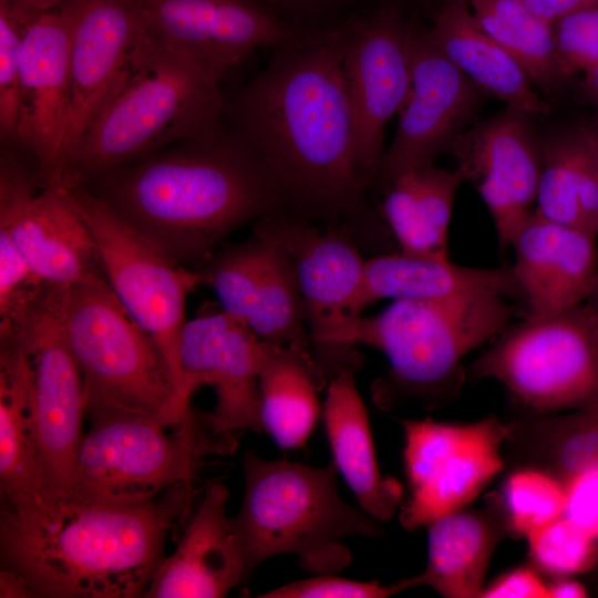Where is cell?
I'll return each instance as SVG.
<instances>
[{
  "mask_svg": "<svg viewBox=\"0 0 598 598\" xmlns=\"http://www.w3.org/2000/svg\"><path fill=\"white\" fill-rule=\"evenodd\" d=\"M597 236L533 212L511 247L523 317L576 309L598 281Z\"/></svg>",
  "mask_w": 598,
  "mask_h": 598,
  "instance_id": "7402d4cb",
  "label": "cell"
},
{
  "mask_svg": "<svg viewBox=\"0 0 598 598\" xmlns=\"http://www.w3.org/2000/svg\"><path fill=\"white\" fill-rule=\"evenodd\" d=\"M81 186L172 259L196 271L243 225L293 213L261 159L224 120Z\"/></svg>",
  "mask_w": 598,
  "mask_h": 598,
  "instance_id": "7a4b0ae2",
  "label": "cell"
},
{
  "mask_svg": "<svg viewBox=\"0 0 598 598\" xmlns=\"http://www.w3.org/2000/svg\"><path fill=\"white\" fill-rule=\"evenodd\" d=\"M472 364L543 414L598 403V334L582 306L509 323Z\"/></svg>",
  "mask_w": 598,
  "mask_h": 598,
  "instance_id": "9c48e42d",
  "label": "cell"
},
{
  "mask_svg": "<svg viewBox=\"0 0 598 598\" xmlns=\"http://www.w3.org/2000/svg\"><path fill=\"white\" fill-rule=\"evenodd\" d=\"M0 6V134L1 142L16 143L21 53L30 20Z\"/></svg>",
  "mask_w": 598,
  "mask_h": 598,
  "instance_id": "8d00e7d4",
  "label": "cell"
},
{
  "mask_svg": "<svg viewBox=\"0 0 598 598\" xmlns=\"http://www.w3.org/2000/svg\"><path fill=\"white\" fill-rule=\"evenodd\" d=\"M591 415L592 439L598 451V403L588 406Z\"/></svg>",
  "mask_w": 598,
  "mask_h": 598,
  "instance_id": "816d5d0a",
  "label": "cell"
},
{
  "mask_svg": "<svg viewBox=\"0 0 598 598\" xmlns=\"http://www.w3.org/2000/svg\"><path fill=\"white\" fill-rule=\"evenodd\" d=\"M436 251L447 256V236L461 172L434 165L404 173Z\"/></svg>",
  "mask_w": 598,
  "mask_h": 598,
  "instance_id": "d590c367",
  "label": "cell"
},
{
  "mask_svg": "<svg viewBox=\"0 0 598 598\" xmlns=\"http://www.w3.org/2000/svg\"><path fill=\"white\" fill-rule=\"evenodd\" d=\"M0 228L45 283L105 279L95 240L70 190L43 186L9 143H1Z\"/></svg>",
  "mask_w": 598,
  "mask_h": 598,
  "instance_id": "5bb4252c",
  "label": "cell"
},
{
  "mask_svg": "<svg viewBox=\"0 0 598 598\" xmlns=\"http://www.w3.org/2000/svg\"><path fill=\"white\" fill-rule=\"evenodd\" d=\"M477 24L507 51L533 83L547 93L563 81L553 24L535 16L524 0H468Z\"/></svg>",
  "mask_w": 598,
  "mask_h": 598,
  "instance_id": "1f68e13d",
  "label": "cell"
},
{
  "mask_svg": "<svg viewBox=\"0 0 598 598\" xmlns=\"http://www.w3.org/2000/svg\"><path fill=\"white\" fill-rule=\"evenodd\" d=\"M1 504L42 499L33 419L32 371L25 349L0 332Z\"/></svg>",
  "mask_w": 598,
  "mask_h": 598,
  "instance_id": "4316f807",
  "label": "cell"
},
{
  "mask_svg": "<svg viewBox=\"0 0 598 598\" xmlns=\"http://www.w3.org/2000/svg\"><path fill=\"white\" fill-rule=\"evenodd\" d=\"M380 212L400 251L423 257L448 258L439 254L433 246L406 174L399 175L384 187Z\"/></svg>",
  "mask_w": 598,
  "mask_h": 598,
  "instance_id": "74e56055",
  "label": "cell"
},
{
  "mask_svg": "<svg viewBox=\"0 0 598 598\" xmlns=\"http://www.w3.org/2000/svg\"><path fill=\"white\" fill-rule=\"evenodd\" d=\"M536 208L545 218L598 236V147L587 126L539 142Z\"/></svg>",
  "mask_w": 598,
  "mask_h": 598,
  "instance_id": "f1b7e54d",
  "label": "cell"
},
{
  "mask_svg": "<svg viewBox=\"0 0 598 598\" xmlns=\"http://www.w3.org/2000/svg\"><path fill=\"white\" fill-rule=\"evenodd\" d=\"M501 505L507 530L527 537L564 515L566 485L538 467L520 468L504 482Z\"/></svg>",
  "mask_w": 598,
  "mask_h": 598,
  "instance_id": "836d02e7",
  "label": "cell"
},
{
  "mask_svg": "<svg viewBox=\"0 0 598 598\" xmlns=\"http://www.w3.org/2000/svg\"><path fill=\"white\" fill-rule=\"evenodd\" d=\"M68 1L69 0H0V6H4L28 18H34L35 16Z\"/></svg>",
  "mask_w": 598,
  "mask_h": 598,
  "instance_id": "bcb514c9",
  "label": "cell"
},
{
  "mask_svg": "<svg viewBox=\"0 0 598 598\" xmlns=\"http://www.w3.org/2000/svg\"><path fill=\"white\" fill-rule=\"evenodd\" d=\"M86 416L89 427L64 495L79 501H152L178 483H195L207 456L225 454L236 444L216 436L206 413L193 409L173 431L163 420L136 411L100 409Z\"/></svg>",
  "mask_w": 598,
  "mask_h": 598,
  "instance_id": "52a82bcc",
  "label": "cell"
},
{
  "mask_svg": "<svg viewBox=\"0 0 598 598\" xmlns=\"http://www.w3.org/2000/svg\"><path fill=\"white\" fill-rule=\"evenodd\" d=\"M267 347L245 322L221 308L186 320L177 350L179 415L188 414L199 386L210 385L216 403L206 419L216 436L236 440L244 431L264 432L258 375Z\"/></svg>",
  "mask_w": 598,
  "mask_h": 598,
  "instance_id": "9a60e30c",
  "label": "cell"
},
{
  "mask_svg": "<svg viewBox=\"0 0 598 598\" xmlns=\"http://www.w3.org/2000/svg\"><path fill=\"white\" fill-rule=\"evenodd\" d=\"M582 307L598 334V281Z\"/></svg>",
  "mask_w": 598,
  "mask_h": 598,
  "instance_id": "f907efd6",
  "label": "cell"
},
{
  "mask_svg": "<svg viewBox=\"0 0 598 598\" xmlns=\"http://www.w3.org/2000/svg\"><path fill=\"white\" fill-rule=\"evenodd\" d=\"M430 42L486 94L528 115L549 107L517 63L475 21L465 0H455L436 16L425 31Z\"/></svg>",
  "mask_w": 598,
  "mask_h": 598,
  "instance_id": "484cf974",
  "label": "cell"
},
{
  "mask_svg": "<svg viewBox=\"0 0 598 598\" xmlns=\"http://www.w3.org/2000/svg\"><path fill=\"white\" fill-rule=\"evenodd\" d=\"M584 91L598 107V64L585 72Z\"/></svg>",
  "mask_w": 598,
  "mask_h": 598,
  "instance_id": "681fc988",
  "label": "cell"
},
{
  "mask_svg": "<svg viewBox=\"0 0 598 598\" xmlns=\"http://www.w3.org/2000/svg\"><path fill=\"white\" fill-rule=\"evenodd\" d=\"M527 115L507 106L463 131L450 147L464 181L485 203L502 251L534 212L537 197L542 153Z\"/></svg>",
  "mask_w": 598,
  "mask_h": 598,
  "instance_id": "ffe728a7",
  "label": "cell"
},
{
  "mask_svg": "<svg viewBox=\"0 0 598 598\" xmlns=\"http://www.w3.org/2000/svg\"><path fill=\"white\" fill-rule=\"evenodd\" d=\"M243 465V503L230 523L247 577L281 554L298 556L300 565L317 575L334 574L351 560L346 538L382 533L380 522L342 499L333 463L312 467L248 451Z\"/></svg>",
  "mask_w": 598,
  "mask_h": 598,
  "instance_id": "8992f818",
  "label": "cell"
},
{
  "mask_svg": "<svg viewBox=\"0 0 598 598\" xmlns=\"http://www.w3.org/2000/svg\"><path fill=\"white\" fill-rule=\"evenodd\" d=\"M427 527V561L410 577L446 598H480L492 555L508 532L501 512L463 511L444 515Z\"/></svg>",
  "mask_w": 598,
  "mask_h": 598,
  "instance_id": "83f0119b",
  "label": "cell"
},
{
  "mask_svg": "<svg viewBox=\"0 0 598 598\" xmlns=\"http://www.w3.org/2000/svg\"><path fill=\"white\" fill-rule=\"evenodd\" d=\"M66 188L92 233L109 286L162 352L177 396L178 340L186 299L202 283L200 274L172 259L85 187Z\"/></svg>",
  "mask_w": 598,
  "mask_h": 598,
  "instance_id": "30bf717a",
  "label": "cell"
},
{
  "mask_svg": "<svg viewBox=\"0 0 598 598\" xmlns=\"http://www.w3.org/2000/svg\"><path fill=\"white\" fill-rule=\"evenodd\" d=\"M255 228L266 238V251L246 324L269 344L312 357L305 305L293 260L262 218L256 221Z\"/></svg>",
  "mask_w": 598,
  "mask_h": 598,
  "instance_id": "4dcf8cb0",
  "label": "cell"
},
{
  "mask_svg": "<svg viewBox=\"0 0 598 598\" xmlns=\"http://www.w3.org/2000/svg\"><path fill=\"white\" fill-rule=\"evenodd\" d=\"M148 34L218 80L259 49L308 38L318 27L290 22L260 0H133Z\"/></svg>",
  "mask_w": 598,
  "mask_h": 598,
  "instance_id": "2e32d148",
  "label": "cell"
},
{
  "mask_svg": "<svg viewBox=\"0 0 598 598\" xmlns=\"http://www.w3.org/2000/svg\"><path fill=\"white\" fill-rule=\"evenodd\" d=\"M47 285L27 262L9 234L0 228V324L11 322L27 311Z\"/></svg>",
  "mask_w": 598,
  "mask_h": 598,
  "instance_id": "ab89813d",
  "label": "cell"
},
{
  "mask_svg": "<svg viewBox=\"0 0 598 598\" xmlns=\"http://www.w3.org/2000/svg\"><path fill=\"white\" fill-rule=\"evenodd\" d=\"M461 292H492L523 301L511 266L467 267L448 258L415 256L399 250L365 260L358 308L361 313L365 307L381 299L425 300Z\"/></svg>",
  "mask_w": 598,
  "mask_h": 598,
  "instance_id": "d4e9b609",
  "label": "cell"
},
{
  "mask_svg": "<svg viewBox=\"0 0 598 598\" xmlns=\"http://www.w3.org/2000/svg\"><path fill=\"white\" fill-rule=\"evenodd\" d=\"M564 515L598 537V472L580 476L566 485Z\"/></svg>",
  "mask_w": 598,
  "mask_h": 598,
  "instance_id": "b9f144b4",
  "label": "cell"
},
{
  "mask_svg": "<svg viewBox=\"0 0 598 598\" xmlns=\"http://www.w3.org/2000/svg\"><path fill=\"white\" fill-rule=\"evenodd\" d=\"M262 219L293 260L312 357L327 388L337 372L355 371L362 363L353 331L361 316L358 302L365 259L343 227L323 231L291 212L270 214Z\"/></svg>",
  "mask_w": 598,
  "mask_h": 598,
  "instance_id": "8fae6325",
  "label": "cell"
},
{
  "mask_svg": "<svg viewBox=\"0 0 598 598\" xmlns=\"http://www.w3.org/2000/svg\"><path fill=\"white\" fill-rule=\"evenodd\" d=\"M0 597H32V594L24 581V579L18 574L2 569L0 573Z\"/></svg>",
  "mask_w": 598,
  "mask_h": 598,
  "instance_id": "7dc6e473",
  "label": "cell"
},
{
  "mask_svg": "<svg viewBox=\"0 0 598 598\" xmlns=\"http://www.w3.org/2000/svg\"><path fill=\"white\" fill-rule=\"evenodd\" d=\"M343 23L272 50L230 100L223 120L257 154L300 217L368 220L343 75Z\"/></svg>",
  "mask_w": 598,
  "mask_h": 598,
  "instance_id": "6da1fadb",
  "label": "cell"
},
{
  "mask_svg": "<svg viewBox=\"0 0 598 598\" xmlns=\"http://www.w3.org/2000/svg\"><path fill=\"white\" fill-rule=\"evenodd\" d=\"M412 588L411 578L391 585L346 579L332 574L297 580L258 595L260 598H388Z\"/></svg>",
  "mask_w": 598,
  "mask_h": 598,
  "instance_id": "60d3db41",
  "label": "cell"
},
{
  "mask_svg": "<svg viewBox=\"0 0 598 598\" xmlns=\"http://www.w3.org/2000/svg\"><path fill=\"white\" fill-rule=\"evenodd\" d=\"M598 147V121L586 125Z\"/></svg>",
  "mask_w": 598,
  "mask_h": 598,
  "instance_id": "f5cc1de1",
  "label": "cell"
},
{
  "mask_svg": "<svg viewBox=\"0 0 598 598\" xmlns=\"http://www.w3.org/2000/svg\"><path fill=\"white\" fill-rule=\"evenodd\" d=\"M202 492L182 482L135 505L69 496L1 504V567L21 576L32 597H144L168 533Z\"/></svg>",
  "mask_w": 598,
  "mask_h": 598,
  "instance_id": "3957f363",
  "label": "cell"
},
{
  "mask_svg": "<svg viewBox=\"0 0 598 598\" xmlns=\"http://www.w3.org/2000/svg\"><path fill=\"white\" fill-rule=\"evenodd\" d=\"M35 16L27 25L16 145L43 186L62 183V151L70 107L71 4Z\"/></svg>",
  "mask_w": 598,
  "mask_h": 598,
  "instance_id": "d6986e66",
  "label": "cell"
},
{
  "mask_svg": "<svg viewBox=\"0 0 598 598\" xmlns=\"http://www.w3.org/2000/svg\"><path fill=\"white\" fill-rule=\"evenodd\" d=\"M262 431L282 448L306 444L317 424L324 385L313 358L268 343L258 375Z\"/></svg>",
  "mask_w": 598,
  "mask_h": 598,
  "instance_id": "f546056e",
  "label": "cell"
},
{
  "mask_svg": "<svg viewBox=\"0 0 598 598\" xmlns=\"http://www.w3.org/2000/svg\"><path fill=\"white\" fill-rule=\"evenodd\" d=\"M354 372L342 369L327 384L324 427L337 471L353 492L360 508L383 523L394 516L403 493L398 481L380 472Z\"/></svg>",
  "mask_w": 598,
  "mask_h": 598,
  "instance_id": "cb8c5ba5",
  "label": "cell"
},
{
  "mask_svg": "<svg viewBox=\"0 0 598 598\" xmlns=\"http://www.w3.org/2000/svg\"><path fill=\"white\" fill-rule=\"evenodd\" d=\"M485 94L430 42L425 31L412 27L411 89L374 185L384 188L401 174L434 165L467 128Z\"/></svg>",
  "mask_w": 598,
  "mask_h": 598,
  "instance_id": "ac0fdd59",
  "label": "cell"
},
{
  "mask_svg": "<svg viewBox=\"0 0 598 598\" xmlns=\"http://www.w3.org/2000/svg\"><path fill=\"white\" fill-rule=\"evenodd\" d=\"M547 587L535 570L519 567L485 586L480 598H547Z\"/></svg>",
  "mask_w": 598,
  "mask_h": 598,
  "instance_id": "7bdbcfd3",
  "label": "cell"
},
{
  "mask_svg": "<svg viewBox=\"0 0 598 598\" xmlns=\"http://www.w3.org/2000/svg\"><path fill=\"white\" fill-rule=\"evenodd\" d=\"M508 298L492 292L393 300L357 320L353 340L382 352L389 371L372 388L373 402L389 410L414 401L433 408L463 381L461 362L495 339L517 316Z\"/></svg>",
  "mask_w": 598,
  "mask_h": 598,
  "instance_id": "5b68a950",
  "label": "cell"
},
{
  "mask_svg": "<svg viewBox=\"0 0 598 598\" xmlns=\"http://www.w3.org/2000/svg\"><path fill=\"white\" fill-rule=\"evenodd\" d=\"M343 75L355 127L357 156L369 187L384 155V130L411 89V28L394 9L343 22Z\"/></svg>",
  "mask_w": 598,
  "mask_h": 598,
  "instance_id": "e0dca14e",
  "label": "cell"
},
{
  "mask_svg": "<svg viewBox=\"0 0 598 598\" xmlns=\"http://www.w3.org/2000/svg\"><path fill=\"white\" fill-rule=\"evenodd\" d=\"M0 332L13 333L29 357L41 495H65L84 431L86 394L47 285L38 300Z\"/></svg>",
  "mask_w": 598,
  "mask_h": 598,
  "instance_id": "7c38bea8",
  "label": "cell"
},
{
  "mask_svg": "<svg viewBox=\"0 0 598 598\" xmlns=\"http://www.w3.org/2000/svg\"><path fill=\"white\" fill-rule=\"evenodd\" d=\"M220 82L147 32L70 158L61 186L94 177L223 120Z\"/></svg>",
  "mask_w": 598,
  "mask_h": 598,
  "instance_id": "277c9868",
  "label": "cell"
},
{
  "mask_svg": "<svg viewBox=\"0 0 598 598\" xmlns=\"http://www.w3.org/2000/svg\"><path fill=\"white\" fill-rule=\"evenodd\" d=\"M265 251L266 238L255 228L248 239L219 248L198 270L202 283L212 287L220 308L245 323L252 306Z\"/></svg>",
  "mask_w": 598,
  "mask_h": 598,
  "instance_id": "d6a6232c",
  "label": "cell"
},
{
  "mask_svg": "<svg viewBox=\"0 0 598 598\" xmlns=\"http://www.w3.org/2000/svg\"><path fill=\"white\" fill-rule=\"evenodd\" d=\"M55 312L81 371L86 413L122 409L179 423L172 371L106 279L53 286Z\"/></svg>",
  "mask_w": 598,
  "mask_h": 598,
  "instance_id": "ba28073f",
  "label": "cell"
},
{
  "mask_svg": "<svg viewBox=\"0 0 598 598\" xmlns=\"http://www.w3.org/2000/svg\"><path fill=\"white\" fill-rule=\"evenodd\" d=\"M596 539H597V547H598V537Z\"/></svg>",
  "mask_w": 598,
  "mask_h": 598,
  "instance_id": "db71d44e",
  "label": "cell"
},
{
  "mask_svg": "<svg viewBox=\"0 0 598 598\" xmlns=\"http://www.w3.org/2000/svg\"><path fill=\"white\" fill-rule=\"evenodd\" d=\"M527 8L538 18L554 24L563 17L589 7L598 0H524Z\"/></svg>",
  "mask_w": 598,
  "mask_h": 598,
  "instance_id": "f6af8a7d",
  "label": "cell"
},
{
  "mask_svg": "<svg viewBox=\"0 0 598 598\" xmlns=\"http://www.w3.org/2000/svg\"><path fill=\"white\" fill-rule=\"evenodd\" d=\"M526 538L535 565L557 578L587 571L598 560L596 537L566 515Z\"/></svg>",
  "mask_w": 598,
  "mask_h": 598,
  "instance_id": "e575fe53",
  "label": "cell"
},
{
  "mask_svg": "<svg viewBox=\"0 0 598 598\" xmlns=\"http://www.w3.org/2000/svg\"><path fill=\"white\" fill-rule=\"evenodd\" d=\"M556 60L564 79L598 64V2L553 24Z\"/></svg>",
  "mask_w": 598,
  "mask_h": 598,
  "instance_id": "f35d334b",
  "label": "cell"
},
{
  "mask_svg": "<svg viewBox=\"0 0 598 598\" xmlns=\"http://www.w3.org/2000/svg\"><path fill=\"white\" fill-rule=\"evenodd\" d=\"M587 596L586 587L569 577L558 578L547 587L548 598H585Z\"/></svg>",
  "mask_w": 598,
  "mask_h": 598,
  "instance_id": "c3c4849f",
  "label": "cell"
},
{
  "mask_svg": "<svg viewBox=\"0 0 598 598\" xmlns=\"http://www.w3.org/2000/svg\"><path fill=\"white\" fill-rule=\"evenodd\" d=\"M227 502L220 482L203 491L176 549L163 559L144 597L220 598L248 578Z\"/></svg>",
  "mask_w": 598,
  "mask_h": 598,
  "instance_id": "603a6c76",
  "label": "cell"
},
{
  "mask_svg": "<svg viewBox=\"0 0 598 598\" xmlns=\"http://www.w3.org/2000/svg\"><path fill=\"white\" fill-rule=\"evenodd\" d=\"M70 4V107L62 178L89 125L147 35L133 0H71Z\"/></svg>",
  "mask_w": 598,
  "mask_h": 598,
  "instance_id": "44dd1931",
  "label": "cell"
},
{
  "mask_svg": "<svg viewBox=\"0 0 598 598\" xmlns=\"http://www.w3.org/2000/svg\"><path fill=\"white\" fill-rule=\"evenodd\" d=\"M277 14L296 24L312 27L308 21L326 14L341 0H260Z\"/></svg>",
  "mask_w": 598,
  "mask_h": 598,
  "instance_id": "ee69618b",
  "label": "cell"
},
{
  "mask_svg": "<svg viewBox=\"0 0 598 598\" xmlns=\"http://www.w3.org/2000/svg\"><path fill=\"white\" fill-rule=\"evenodd\" d=\"M409 497L400 523L408 530L462 509L502 471L513 424L495 416L467 424L431 419L402 422Z\"/></svg>",
  "mask_w": 598,
  "mask_h": 598,
  "instance_id": "4fadbf2b",
  "label": "cell"
}]
</instances>
